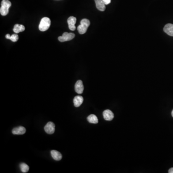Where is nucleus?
Instances as JSON below:
<instances>
[{
  "label": "nucleus",
  "instance_id": "nucleus-14",
  "mask_svg": "<svg viewBox=\"0 0 173 173\" xmlns=\"http://www.w3.org/2000/svg\"><path fill=\"white\" fill-rule=\"evenodd\" d=\"M25 30V27L22 25L15 24L13 29V31L16 34L19 33L20 32H23Z\"/></svg>",
  "mask_w": 173,
  "mask_h": 173
},
{
  "label": "nucleus",
  "instance_id": "nucleus-12",
  "mask_svg": "<svg viewBox=\"0 0 173 173\" xmlns=\"http://www.w3.org/2000/svg\"><path fill=\"white\" fill-rule=\"evenodd\" d=\"M96 6L99 11H104L105 10V4L103 0H94Z\"/></svg>",
  "mask_w": 173,
  "mask_h": 173
},
{
  "label": "nucleus",
  "instance_id": "nucleus-8",
  "mask_svg": "<svg viewBox=\"0 0 173 173\" xmlns=\"http://www.w3.org/2000/svg\"><path fill=\"white\" fill-rule=\"evenodd\" d=\"M103 116L104 119L106 121L112 120L114 117L113 113L110 110H106L103 111Z\"/></svg>",
  "mask_w": 173,
  "mask_h": 173
},
{
  "label": "nucleus",
  "instance_id": "nucleus-18",
  "mask_svg": "<svg viewBox=\"0 0 173 173\" xmlns=\"http://www.w3.org/2000/svg\"><path fill=\"white\" fill-rule=\"evenodd\" d=\"M103 3L105 5H108L110 4L111 2V0H103Z\"/></svg>",
  "mask_w": 173,
  "mask_h": 173
},
{
  "label": "nucleus",
  "instance_id": "nucleus-16",
  "mask_svg": "<svg viewBox=\"0 0 173 173\" xmlns=\"http://www.w3.org/2000/svg\"><path fill=\"white\" fill-rule=\"evenodd\" d=\"M19 166L20 168L21 171L23 173H27L29 171L30 167H29V165H27L25 163H21L20 164Z\"/></svg>",
  "mask_w": 173,
  "mask_h": 173
},
{
  "label": "nucleus",
  "instance_id": "nucleus-13",
  "mask_svg": "<svg viewBox=\"0 0 173 173\" xmlns=\"http://www.w3.org/2000/svg\"><path fill=\"white\" fill-rule=\"evenodd\" d=\"M51 155L53 159L56 161H60L62 158V155L61 153L56 150H53L51 151Z\"/></svg>",
  "mask_w": 173,
  "mask_h": 173
},
{
  "label": "nucleus",
  "instance_id": "nucleus-9",
  "mask_svg": "<svg viewBox=\"0 0 173 173\" xmlns=\"http://www.w3.org/2000/svg\"><path fill=\"white\" fill-rule=\"evenodd\" d=\"M26 132V129L22 126L15 127L12 130V133L14 135H23Z\"/></svg>",
  "mask_w": 173,
  "mask_h": 173
},
{
  "label": "nucleus",
  "instance_id": "nucleus-10",
  "mask_svg": "<svg viewBox=\"0 0 173 173\" xmlns=\"http://www.w3.org/2000/svg\"><path fill=\"white\" fill-rule=\"evenodd\" d=\"M83 101H84V99L82 96H76L73 100V103L74 104L75 106L76 107H79L82 104Z\"/></svg>",
  "mask_w": 173,
  "mask_h": 173
},
{
  "label": "nucleus",
  "instance_id": "nucleus-7",
  "mask_svg": "<svg viewBox=\"0 0 173 173\" xmlns=\"http://www.w3.org/2000/svg\"><path fill=\"white\" fill-rule=\"evenodd\" d=\"M76 21H77V18L74 16H70L68 18V27H69V30H72V31H74L75 30H76L75 24H76Z\"/></svg>",
  "mask_w": 173,
  "mask_h": 173
},
{
  "label": "nucleus",
  "instance_id": "nucleus-4",
  "mask_svg": "<svg viewBox=\"0 0 173 173\" xmlns=\"http://www.w3.org/2000/svg\"><path fill=\"white\" fill-rule=\"evenodd\" d=\"M75 35L73 33L64 32L62 36L58 37V40L60 42H65L72 40L75 38Z\"/></svg>",
  "mask_w": 173,
  "mask_h": 173
},
{
  "label": "nucleus",
  "instance_id": "nucleus-11",
  "mask_svg": "<svg viewBox=\"0 0 173 173\" xmlns=\"http://www.w3.org/2000/svg\"><path fill=\"white\" fill-rule=\"evenodd\" d=\"M164 30L168 35L173 36V24H166L164 27Z\"/></svg>",
  "mask_w": 173,
  "mask_h": 173
},
{
  "label": "nucleus",
  "instance_id": "nucleus-21",
  "mask_svg": "<svg viewBox=\"0 0 173 173\" xmlns=\"http://www.w3.org/2000/svg\"><path fill=\"white\" fill-rule=\"evenodd\" d=\"M171 114H172V116H173V111H172V113H171Z\"/></svg>",
  "mask_w": 173,
  "mask_h": 173
},
{
  "label": "nucleus",
  "instance_id": "nucleus-19",
  "mask_svg": "<svg viewBox=\"0 0 173 173\" xmlns=\"http://www.w3.org/2000/svg\"><path fill=\"white\" fill-rule=\"evenodd\" d=\"M10 37H11V35H10V34H7V35H6V38L7 39H10Z\"/></svg>",
  "mask_w": 173,
  "mask_h": 173
},
{
  "label": "nucleus",
  "instance_id": "nucleus-17",
  "mask_svg": "<svg viewBox=\"0 0 173 173\" xmlns=\"http://www.w3.org/2000/svg\"><path fill=\"white\" fill-rule=\"evenodd\" d=\"M18 34H13L12 35H11L10 38V39L11 41H12L13 42H16L18 41Z\"/></svg>",
  "mask_w": 173,
  "mask_h": 173
},
{
  "label": "nucleus",
  "instance_id": "nucleus-15",
  "mask_svg": "<svg viewBox=\"0 0 173 173\" xmlns=\"http://www.w3.org/2000/svg\"><path fill=\"white\" fill-rule=\"evenodd\" d=\"M87 120L89 122L92 123V124H97L98 123V119L97 117L93 114L88 116L87 117Z\"/></svg>",
  "mask_w": 173,
  "mask_h": 173
},
{
  "label": "nucleus",
  "instance_id": "nucleus-3",
  "mask_svg": "<svg viewBox=\"0 0 173 173\" xmlns=\"http://www.w3.org/2000/svg\"><path fill=\"white\" fill-rule=\"evenodd\" d=\"M51 25V20L49 18L44 17L41 20L39 25V30L41 31H45L49 29Z\"/></svg>",
  "mask_w": 173,
  "mask_h": 173
},
{
  "label": "nucleus",
  "instance_id": "nucleus-1",
  "mask_svg": "<svg viewBox=\"0 0 173 173\" xmlns=\"http://www.w3.org/2000/svg\"><path fill=\"white\" fill-rule=\"evenodd\" d=\"M12 4L9 0H3L1 2V7L0 8V13L3 16H6L9 13V9L11 7Z\"/></svg>",
  "mask_w": 173,
  "mask_h": 173
},
{
  "label": "nucleus",
  "instance_id": "nucleus-5",
  "mask_svg": "<svg viewBox=\"0 0 173 173\" xmlns=\"http://www.w3.org/2000/svg\"><path fill=\"white\" fill-rule=\"evenodd\" d=\"M55 124L52 122H49L44 127V130L47 134H53L55 131Z\"/></svg>",
  "mask_w": 173,
  "mask_h": 173
},
{
  "label": "nucleus",
  "instance_id": "nucleus-6",
  "mask_svg": "<svg viewBox=\"0 0 173 173\" xmlns=\"http://www.w3.org/2000/svg\"><path fill=\"white\" fill-rule=\"evenodd\" d=\"M75 89L77 94H82L84 91V86L83 84L82 81L81 80H79L77 81L75 85Z\"/></svg>",
  "mask_w": 173,
  "mask_h": 173
},
{
  "label": "nucleus",
  "instance_id": "nucleus-2",
  "mask_svg": "<svg viewBox=\"0 0 173 173\" xmlns=\"http://www.w3.org/2000/svg\"><path fill=\"white\" fill-rule=\"evenodd\" d=\"M90 21L87 19H83L80 22V25L77 27V30L80 34H85L90 25Z\"/></svg>",
  "mask_w": 173,
  "mask_h": 173
},
{
  "label": "nucleus",
  "instance_id": "nucleus-20",
  "mask_svg": "<svg viewBox=\"0 0 173 173\" xmlns=\"http://www.w3.org/2000/svg\"><path fill=\"white\" fill-rule=\"evenodd\" d=\"M168 173H173V167L169 169V171H168Z\"/></svg>",
  "mask_w": 173,
  "mask_h": 173
}]
</instances>
